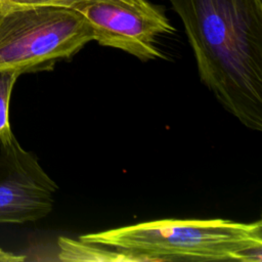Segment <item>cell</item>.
<instances>
[{
  "instance_id": "obj_2",
  "label": "cell",
  "mask_w": 262,
  "mask_h": 262,
  "mask_svg": "<svg viewBox=\"0 0 262 262\" xmlns=\"http://www.w3.org/2000/svg\"><path fill=\"white\" fill-rule=\"evenodd\" d=\"M79 239L131 253L143 261L262 260L260 220L160 219L87 233Z\"/></svg>"
},
{
  "instance_id": "obj_7",
  "label": "cell",
  "mask_w": 262,
  "mask_h": 262,
  "mask_svg": "<svg viewBox=\"0 0 262 262\" xmlns=\"http://www.w3.org/2000/svg\"><path fill=\"white\" fill-rule=\"evenodd\" d=\"M19 76L13 71H0V143H5L14 136L9 123V101Z\"/></svg>"
},
{
  "instance_id": "obj_6",
  "label": "cell",
  "mask_w": 262,
  "mask_h": 262,
  "mask_svg": "<svg viewBox=\"0 0 262 262\" xmlns=\"http://www.w3.org/2000/svg\"><path fill=\"white\" fill-rule=\"evenodd\" d=\"M58 259L61 261H143L141 258L124 251L107 247L75 241L70 237H59Z\"/></svg>"
},
{
  "instance_id": "obj_8",
  "label": "cell",
  "mask_w": 262,
  "mask_h": 262,
  "mask_svg": "<svg viewBox=\"0 0 262 262\" xmlns=\"http://www.w3.org/2000/svg\"><path fill=\"white\" fill-rule=\"evenodd\" d=\"M83 0H0V3L6 6L20 5H60L74 7Z\"/></svg>"
},
{
  "instance_id": "obj_4",
  "label": "cell",
  "mask_w": 262,
  "mask_h": 262,
  "mask_svg": "<svg viewBox=\"0 0 262 262\" xmlns=\"http://www.w3.org/2000/svg\"><path fill=\"white\" fill-rule=\"evenodd\" d=\"M74 8L91 27L93 41L143 61L165 58L157 40L175 32L166 15L146 0H83Z\"/></svg>"
},
{
  "instance_id": "obj_9",
  "label": "cell",
  "mask_w": 262,
  "mask_h": 262,
  "mask_svg": "<svg viewBox=\"0 0 262 262\" xmlns=\"http://www.w3.org/2000/svg\"><path fill=\"white\" fill-rule=\"evenodd\" d=\"M24 260H26L25 256L7 252L0 248V262H20Z\"/></svg>"
},
{
  "instance_id": "obj_10",
  "label": "cell",
  "mask_w": 262,
  "mask_h": 262,
  "mask_svg": "<svg viewBox=\"0 0 262 262\" xmlns=\"http://www.w3.org/2000/svg\"><path fill=\"white\" fill-rule=\"evenodd\" d=\"M2 6H4V5H3V4H1V3H0V8H2Z\"/></svg>"
},
{
  "instance_id": "obj_3",
  "label": "cell",
  "mask_w": 262,
  "mask_h": 262,
  "mask_svg": "<svg viewBox=\"0 0 262 262\" xmlns=\"http://www.w3.org/2000/svg\"><path fill=\"white\" fill-rule=\"evenodd\" d=\"M93 41L86 18L74 7L20 5L0 8V71H50Z\"/></svg>"
},
{
  "instance_id": "obj_1",
  "label": "cell",
  "mask_w": 262,
  "mask_h": 262,
  "mask_svg": "<svg viewBox=\"0 0 262 262\" xmlns=\"http://www.w3.org/2000/svg\"><path fill=\"white\" fill-rule=\"evenodd\" d=\"M202 83L244 126L262 131V0H170Z\"/></svg>"
},
{
  "instance_id": "obj_5",
  "label": "cell",
  "mask_w": 262,
  "mask_h": 262,
  "mask_svg": "<svg viewBox=\"0 0 262 262\" xmlns=\"http://www.w3.org/2000/svg\"><path fill=\"white\" fill-rule=\"evenodd\" d=\"M57 184L15 136L0 143V223H27L53 209Z\"/></svg>"
}]
</instances>
